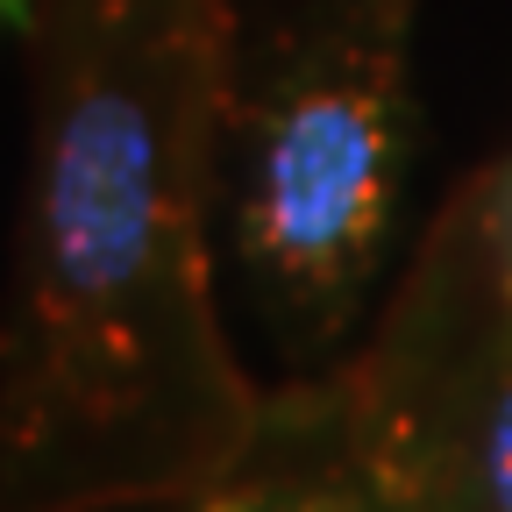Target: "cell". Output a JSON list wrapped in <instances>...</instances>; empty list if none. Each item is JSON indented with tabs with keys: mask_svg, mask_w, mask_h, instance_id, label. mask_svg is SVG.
<instances>
[{
	"mask_svg": "<svg viewBox=\"0 0 512 512\" xmlns=\"http://www.w3.org/2000/svg\"><path fill=\"white\" fill-rule=\"evenodd\" d=\"M22 36L0 512L178 498L264 399L214 285L228 0H29Z\"/></svg>",
	"mask_w": 512,
	"mask_h": 512,
	"instance_id": "cell-1",
	"label": "cell"
},
{
	"mask_svg": "<svg viewBox=\"0 0 512 512\" xmlns=\"http://www.w3.org/2000/svg\"><path fill=\"white\" fill-rule=\"evenodd\" d=\"M0 22H15V29H22V22H29V0H0Z\"/></svg>",
	"mask_w": 512,
	"mask_h": 512,
	"instance_id": "cell-6",
	"label": "cell"
},
{
	"mask_svg": "<svg viewBox=\"0 0 512 512\" xmlns=\"http://www.w3.org/2000/svg\"><path fill=\"white\" fill-rule=\"evenodd\" d=\"M328 370L399 512H512V157L448 185Z\"/></svg>",
	"mask_w": 512,
	"mask_h": 512,
	"instance_id": "cell-3",
	"label": "cell"
},
{
	"mask_svg": "<svg viewBox=\"0 0 512 512\" xmlns=\"http://www.w3.org/2000/svg\"><path fill=\"white\" fill-rule=\"evenodd\" d=\"M420 0H228L214 235L285 370H328L384 278Z\"/></svg>",
	"mask_w": 512,
	"mask_h": 512,
	"instance_id": "cell-2",
	"label": "cell"
},
{
	"mask_svg": "<svg viewBox=\"0 0 512 512\" xmlns=\"http://www.w3.org/2000/svg\"><path fill=\"white\" fill-rule=\"evenodd\" d=\"M185 512H399L384 498L335 370L264 384L242 441L185 491Z\"/></svg>",
	"mask_w": 512,
	"mask_h": 512,
	"instance_id": "cell-4",
	"label": "cell"
},
{
	"mask_svg": "<svg viewBox=\"0 0 512 512\" xmlns=\"http://www.w3.org/2000/svg\"><path fill=\"white\" fill-rule=\"evenodd\" d=\"M57 512H185V491H178V498H100V505H57Z\"/></svg>",
	"mask_w": 512,
	"mask_h": 512,
	"instance_id": "cell-5",
	"label": "cell"
}]
</instances>
